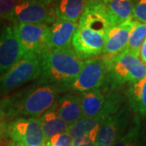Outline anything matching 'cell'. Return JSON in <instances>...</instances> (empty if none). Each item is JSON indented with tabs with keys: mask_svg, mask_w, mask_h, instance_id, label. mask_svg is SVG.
<instances>
[{
	"mask_svg": "<svg viewBox=\"0 0 146 146\" xmlns=\"http://www.w3.org/2000/svg\"><path fill=\"white\" fill-rule=\"evenodd\" d=\"M146 39V24L134 21L125 50L140 57V50Z\"/></svg>",
	"mask_w": 146,
	"mask_h": 146,
	"instance_id": "cell-21",
	"label": "cell"
},
{
	"mask_svg": "<svg viewBox=\"0 0 146 146\" xmlns=\"http://www.w3.org/2000/svg\"><path fill=\"white\" fill-rule=\"evenodd\" d=\"M140 58L141 61L146 64V39L140 50Z\"/></svg>",
	"mask_w": 146,
	"mask_h": 146,
	"instance_id": "cell-28",
	"label": "cell"
},
{
	"mask_svg": "<svg viewBox=\"0 0 146 146\" xmlns=\"http://www.w3.org/2000/svg\"><path fill=\"white\" fill-rule=\"evenodd\" d=\"M29 1H33V2H40V3H54L55 0H29Z\"/></svg>",
	"mask_w": 146,
	"mask_h": 146,
	"instance_id": "cell-30",
	"label": "cell"
},
{
	"mask_svg": "<svg viewBox=\"0 0 146 146\" xmlns=\"http://www.w3.org/2000/svg\"><path fill=\"white\" fill-rule=\"evenodd\" d=\"M49 25L16 23L14 25L17 37L25 55L40 56L48 50L46 36Z\"/></svg>",
	"mask_w": 146,
	"mask_h": 146,
	"instance_id": "cell-8",
	"label": "cell"
},
{
	"mask_svg": "<svg viewBox=\"0 0 146 146\" xmlns=\"http://www.w3.org/2000/svg\"><path fill=\"white\" fill-rule=\"evenodd\" d=\"M78 22L56 21L48 28L46 45L49 50L71 47L72 37L78 28Z\"/></svg>",
	"mask_w": 146,
	"mask_h": 146,
	"instance_id": "cell-13",
	"label": "cell"
},
{
	"mask_svg": "<svg viewBox=\"0 0 146 146\" xmlns=\"http://www.w3.org/2000/svg\"><path fill=\"white\" fill-rule=\"evenodd\" d=\"M43 83H67L76 78L84 61L72 47L46 50L39 56Z\"/></svg>",
	"mask_w": 146,
	"mask_h": 146,
	"instance_id": "cell-3",
	"label": "cell"
},
{
	"mask_svg": "<svg viewBox=\"0 0 146 146\" xmlns=\"http://www.w3.org/2000/svg\"><path fill=\"white\" fill-rule=\"evenodd\" d=\"M6 118L4 115L3 114L2 110L0 109V139L3 137L6 133V127H7V123H6Z\"/></svg>",
	"mask_w": 146,
	"mask_h": 146,
	"instance_id": "cell-27",
	"label": "cell"
},
{
	"mask_svg": "<svg viewBox=\"0 0 146 146\" xmlns=\"http://www.w3.org/2000/svg\"><path fill=\"white\" fill-rule=\"evenodd\" d=\"M106 0H85L86 5L92 6V5H98L104 3Z\"/></svg>",
	"mask_w": 146,
	"mask_h": 146,
	"instance_id": "cell-29",
	"label": "cell"
},
{
	"mask_svg": "<svg viewBox=\"0 0 146 146\" xmlns=\"http://www.w3.org/2000/svg\"><path fill=\"white\" fill-rule=\"evenodd\" d=\"M56 95L57 90L53 86L32 88L0 101V109L6 119L38 118L54 106Z\"/></svg>",
	"mask_w": 146,
	"mask_h": 146,
	"instance_id": "cell-2",
	"label": "cell"
},
{
	"mask_svg": "<svg viewBox=\"0 0 146 146\" xmlns=\"http://www.w3.org/2000/svg\"><path fill=\"white\" fill-rule=\"evenodd\" d=\"M128 94L133 110L140 115H146V76L133 84Z\"/></svg>",
	"mask_w": 146,
	"mask_h": 146,
	"instance_id": "cell-20",
	"label": "cell"
},
{
	"mask_svg": "<svg viewBox=\"0 0 146 146\" xmlns=\"http://www.w3.org/2000/svg\"><path fill=\"white\" fill-rule=\"evenodd\" d=\"M118 108V101L115 97H111L106 101L103 108L98 115L94 117H83L80 119L69 126L68 132L72 140L80 138L81 136H88L93 140H96L98 131L102 123L110 115L116 112Z\"/></svg>",
	"mask_w": 146,
	"mask_h": 146,
	"instance_id": "cell-10",
	"label": "cell"
},
{
	"mask_svg": "<svg viewBox=\"0 0 146 146\" xmlns=\"http://www.w3.org/2000/svg\"><path fill=\"white\" fill-rule=\"evenodd\" d=\"M10 146H24L21 145V144H17V143H14V142H12L11 144L10 145Z\"/></svg>",
	"mask_w": 146,
	"mask_h": 146,
	"instance_id": "cell-31",
	"label": "cell"
},
{
	"mask_svg": "<svg viewBox=\"0 0 146 146\" xmlns=\"http://www.w3.org/2000/svg\"><path fill=\"white\" fill-rule=\"evenodd\" d=\"M106 66L102 58H90L84 61L78 76L73 80L71 87L79 92H89L99 89L104 83Z\"/></svg>",
	"mask_w": 146,
	"mask_h": 146,
	"instance_id": "cell-9",
	"label": "cell"
},
{
	"mask_svg": "<svg viewBox=\"0 0 146 146\" xmlns=\"http://www.w3.org/2000/svg\"><path fill=\"white\" fill-rule=\"evenodd\" d=\"M139 135V123L136 122L124 136L119 137L111 146H137Z\"/></svg>",
	"mask_w": 146,
	"mask_h": 146,
	"instance_id": "cell-22",
	"label": "cell"
},
{
	"mask_svg": "<svg viewBox=\"0 0 146 146\" xmlns=\"http://www.w3.org/2000/svg\"><path fill=\"white\" fill-rule=\"evenodd\" d=\"M6 133L14 143L24 146H46L39 118H16L7 123Z\"/></svg>",
	"mask_w": 146,
	"mask_h": 146,
	"instance_id": "cell-6",
	"label": "cell"
},
{
	"mask_svg": "<svg viewBox=\"0 0 146 146\" xmlns=\"http://www.w3.org/2000/svg\"><path fill=\"white\" fill-rule=\"evenodd\" d=\"M100 6L110 27L132 20V0H106Z\"/></svg>",
	"mask_w": 146,
	"mask_h": 146,
	"instance_id": "cell-14",
	"label": "cell"
},
{
	"mask_svg": "<svg viewBox=\"0 0 146 146\" xmlns=\"http://www.w3.org/2000/svg\"><path fill=\"white\" fill-rule=\"evenodd\" d=\"M72 146H96V145L94 140L88 136H84L72 140Z\"/></svg>",
	"mask_w": 146,
	"mask_h": 146,
	"instance_id": "cell-26",
	"label": "cell"
},
{
	"mask_svg": "<svg viewBox=\"0 0 146 146\" xmlns=\"http://www.w3.org/2000/svg\"><path fill=\"white\" fill-rule=\"evenodd\" d=\"M39 56L25 55L10 69L0 76V94L7 93L41 76Z\"/></svg>",
	"mask_w": 146,
	"mask_h": 146,
	"instance_id": "cell-5",
	"label": "cell"
},
{
	"mask_svg": "<svg viewBox=\"0 0 146 146\" xmlns=\"http://www.w3.org/2000/svg\"><path fill=\"white\" fill-rule=\"evenodd\" d=\"M23 0H0V18L11 21L15 7Z\"/></svg>",
	"mask_w": 146,
	"mask_h": 146,
	"instance_id": "cell-24",
	"label": "cell"
},
{
	"mask_svg": "<svg viewBox=\"0 0 146 146\" xmlns=\"http://www.w3.org/2000/svg\"><path fill=\"white\" fill-rule=\"evenodd\" d=\"M25 56L14 26L7 27L0 34V76Z\"/></svg>",
	"mask_w": 146,
	"mask_h": 146,
	"instance_id": "cell-11",
	"label": "cell"
},
{
	"mask_svg": "<svg viewBox=\"0 0 146 146\" xmlns=\"http://www.w3.org/2000/svg\"><path fill=\"white\" fill-rule=\"evenodd\" d=\"M46 146H72V138L68 131L56 134L49 139Z\"/></svg>",
	"mask_w": 146,
	"mask_h": 146,
	"instance_id": "cell-23",
	"label": "cell"
},
{
	"mask_svg": "<svg viewBox=\"0 0 146 146\" xmlns=\"http://www.w3.org/2000/svg\"><path fill=\"white\" fill-rule=\"evenodd\" d=\"M133 22L131 20L110 29L102 52L104 62L111 60L125 50Z\"/></svg>",
	"mask_w": 146,
	"mask_h": 146,
	"instance_id": "cell-12",
	"label": "cell"
},
{
	"mask_svg": "<svg viewBox=\"0 0 146 146\" xmlns=\"http://www.w3.org/2000/svg\"><path fill=\"white\" fill-rule=\"evenodd\" d=\"M125 116L123 112H115L105 120L100 127L95 140L96 146H111L120 136L124 126Z\"/></svg>",
	"mask_w": 146,
	"mask_h": 146,
	"instance_id": "cell-15",
	"label": "cell"
},
{
	"mask_svg": "<svg viewBox=\"0 0 146 146\" xmlns=\"http://www.w3.org/2000/svg\"><path fill=\"white\" fill-rule=\"evenodd\" d=\"M106 103V98L99 89L84 93L80 98L83 117H94L99 114Z\"/></svg>",
	"mask_w": 146,
	"mask_h": 146,
	"instance_id": "cell-18",
	"label": "cell"
},
{
	"mask_svg": "<svg viewBox=\"0 0 146 146\" xmlns=\"http://www.w3.org/2000/svg\"><path fill=\"white\" fill-rule=\"evenodd\" d=\"M85 6V0H55L54 7L56 20L78 22Z\"/></svg>",
	"mask_w": 146,
	"mask_h": 146,
	"instance_id": "cell-17",
	"label": "cell"
},
{
	"mask_svg": "<svg viewBox=\"0 0 146 146\" xmlns=\"http://www.w3.org/2000/svg\"><path fill=\"white\" fill-rule=\"evenodd\" d=\"M146 24V0H136L132 8V18Z\"/></svg>",
	"mask_w": 146,
	"mask_h": 146,
	"instance_id": "cell-25",
	"label": "cell"
},
{
	"mask_svg": "<svg viewBox=\"0 0 146 146\" xmlns=\"http://www.w3.org/2000/svg\"><path fill=\"white\" fill-rule=\"evenodd\" d=\"M51 108L68 126L72 125L83 118L80 98L72 94L63 96L58 101V102L54 104Z\"/></svg>",
	"mask_w": 146,
	"mask_h": 146,
	"instance_id": "cell-16",
	"label": "cell"
},
{
	"mask_svg": "<svg viewBox=\"0 0 146 146\" xmlns=\"http://www.w3.org/2000/svg\"><path fill=\"white\" fill-rule=\"evenodd\" d=\"M72 46L81 58H89L102 54L107 33L111 28L102 13L100 4L85 6L79 20Z\"/></svg>",
	"mask_w": 146,
	"mask_h": 146,
	"instance_id": "cell-1",
	"label": "cell"
},
{
	"mask_svg": "<svg viewBox=\"0 0 146 146\" xmlns=\"http://www.w3.org/2000/svg\"><path fill=\"white\" fill-rule=\"evenodd\" d=\"M105 63L106 74L115 83L134 84L146 76L145 63L141 61L139 56L127 50L123 51Z\"/></svg>",
	"mask_w": 146,
	"mask_h": 146,
	"instance_id": "cell-4",
	"label": "cell"
},
{
	"mask_svg": "<svg viewBox=\"0 0 146 146\" xmlns=\"http://www.w3.org/2000/svg\"><path fill=\"white\" fill-rule=\"evenodd\" d=\"M56 16L54 3H45L23 0L15 7L12 11L11 21L23 24L46 25L55 22Z\"/></svg>",
	"mask_w": 146,
	"mask_h": 146,
	"instance_id": "cell-7",
	"label": "cell"
},
{
	"mask_svg": "<svg viewBox=\"0 0 146 146\" xmlns=\"http://www.w3.org/2000/svg\"><path fill=\"white\" fill-rule=\"evenodd\" d=\"M46 141L56 134L68 131L69 126L61 119L52 108L39 117Z\"/></svg>",
	"mask_w": 146,
	"mask_h": 146,
	"instance_id": "cell-19",
	"label": "cell"
}]
</instances>
